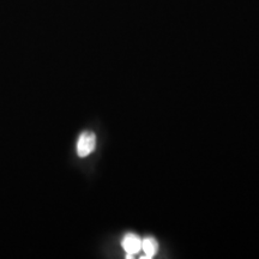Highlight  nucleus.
Wrapping results in <instances>:
<instances>
[{
    "mask_svg": "<svg viewBox=\"0 0 259 259\" xmlns=\"http://www.w3.org/2000/svg\"><path fill=\"white\" fill-rule=\"evenodd\" d=\"M121 246L126 252V258H132L134 254H137L142 250V240L138 235L134 233L126 234L121 240Z\"/></svg>",
    "mask_w": 259,
    "mask_h": 259,
    "instance_id": "nucleus-2",
    "label": "nucleus"
},
{
    "mask_svg": "<svg viewBox=\"0 0 259 259\" xmlns=\"http://www.w3.org/2000/svg\"><path fill=\"white\" fill-rule=\"evenodd\" d=\"M142 250L144 251L145 255L142 258H154L157 254L158 251V242L156 239H154L153 236H147L142 240Z\"/></svg>",
    "mask_w": 259,
    "mask_h": 259,
    "instance_id": "nucleus-3",
    "label": "nucleus"
},
{
    "mask_svg": "<svg viewBox=\"0 0 259 259\" xmlns=\"http://www.w3.org/2000/svg\"><path fill=\"white\" fill-rule=\"evenodd\" d=\"M96 147V136L90 131H84L80 134L77 141L76 150L79 157H87L95 150Z\"/></svg>",
    "mask_w": 259,
    "mask_h": 259,
    "instance_id": "nucleus-1",
    "label": "nucleus"
}]
</instances>
